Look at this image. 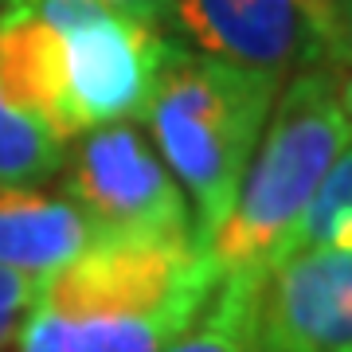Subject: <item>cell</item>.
Instances as JSON below:
<instances>
[{
	"instance_id": "5",
	"label": "cell",
	"mask_w": 352,
	"mask_h": 352,
	"mask_svg": "<svg viewBox=\"0 0 352 352\" xmlns=\"http://www.w3.org/2000/svg\"><path fill=\"white\" fill-rule=\"evenodd\" d=\"M67 200L82 212L94 239H196L188 196L138 122L78 133L67 168Z\"/></svg>"
},
{
	"instance_id": "2",
	"label": "cell",
	"mask_w": 352,
	"mask_h": 352,
	"mask_svg": "<svg viewBox=\"0 0 352 352\" xmlns=\"http://www.w3.org/2000/svg\"><path fill=\"white\" fill-rule=\"evenodd\" d=\"M282 78L223 63L168 39L145 126L188 196L196 243L208 247L239 196L243 173L274 110Z\"/></svg>"
},
{
	"instance_id": "17",
	"label": "cell",
	"mask_w": 352,
	"mask_h": 352,
	"mask_svg": "<svg viewBox=\"0 0 352 352\" xmlns=\"http://www.w3.org/2000/svg\"><path fill=\"white\" fill-rule=\"evenodd\" d=\"M309 4H314V12L325 20V32H329V0H309Z\"/></svg>"
},
{
	"instance_id": "13",
	"label": "cell",
	"mask_w": 352,
	"mask_h": 352,
	"mask_svg": "<svg viewBox=\"0 0 352 352\" xmlns=\"http://www.w3.org/2000/svg\"><path fill=\"white\" fill-rule=\"evenodd\" d=\"M39 289H43V278L16 274V270L0 266V352L16 340V329L28 317V309L36 305Z\"/></svg>"
},
{
	"instance_id": "12",
	"label": "cell",
	"mask_w": 352,
	"mask_h": 352,
	"mask_svg": "<svg viewBox=\"0 0 352 352\" xmlns=\"http://www.w3.org/2000/svg\"><path fill=\"white\" fill-rule=\"evenodd\" d=\"M309 247H352V141L329 164L325 180L294 227L289 254Z\"/></svg>"
},
{
	"instance_id": "6",
	"label": "cell",
	"mask_w": 352,
	"mask_h": 352,
	"mask_svg": "<svg viewBox=\"0 0 352 352\" xmlns=\"http://www.w3.org/2000/svg\"><path fill=\"white\" fill-rule=\"evenodd\" d=\"M164 20L176 43L282 82L329 67V32L309 0H168Z\"/></svg>"
},
{
	"instance_id": "1",
	"label": "cell",
	"mask_w": 352,
	"mask_h": 352,
	"mask_svg": "<svg viewBox=\"0 0 352 352\" xmlns=\"http://www.w3.org/2000/svg\"><path fill=\"white\" fill-rule=\"evenodd\" d=\"M223 278L196 239H94L43 278L28 314L63 352H164Z\"/></svg>"
},
{
	"instance_id": "10",
	"label": "cell",
	"mask_w": 352,
	"mask_h": 352,
	"mask_svg": "<svg viewBox=\"0 0 352 352\" xmlns=\"http://www.w3.org/2000/svg\"><path fill=\"white\" fill-rule=\"evenodd\" d=\"M266 274H227L192 321L164 352H254L258 289Z\"/></svg>"
},
{
	"instance_id": "4",
	"label": "cell",
	"mask_w": 352,
	"mask_h": 352,
	"mask_svg": "<svg viewBox=\"0 0 352 352\" xmlns=\"http://www.w3.org/2000/svg\"><path fill=\"white\" fill-rule=\"evenodd\" d=\"M55 32L63 59V106L71 141L113 122H141L168 39L153 24L94 0H28Z\"/></svg>"
},
{
	"instance_id": "11",
	"label": "cell",
	"mask_w": 352,
	"mask_h": 352,
	"mask_svg": "<svg viewBox=\"0 0 352 352\" xmlns=\"http://www.w3.org/2000/svg\"><path fill=\"white\" fill-rule=\"evenodd\" d=\"M67 141L55 138L39 118L16 110L0 90V184L39 188L63 168Z\"/></svg>"
},
{
	"instance_id": "16",
	"label": "cell",
	"mask_w": 352,
	"mask_h": 352,
	"mask_svg": "<svg viewBox=\"0 0 352 352\" xmlns=\"http://www.w3.org/2000/svg\"><path fill=\"white\" fill-rule=\"evenodd\" d=\"M337 94H340V106H344V113H349V122H352V71H337Z\"/></svg>"
},
{
	"instance_id": "15",
	"label": "cell",
	"mask_w": 352,
	"mask_h": 352,
	"mask_svg": "<svg viewBox=\"0 0 352 352\" xmlns=\"http://www.w3.org/2000/svg\"><path fill=\"white\" fill-rule=\"evenodd\" d=\"M102 8H110V12H122L129 20H141V24H161L164 12H168V0H94Z\"/></svg>"
},
{
	"instance_id": "8",
	"label": "cell",
	"mask_w": 352,
	"mask_h": 352,
	"mask_svg": "<svg viewBox=\"0 0 352 352\" xmlns=\"http://www.w3.org/2000/svg\"><path fill=\"white\" fill-rule=\"evenodd\" d=\"M94 235L67 196L0 184V266L16 274L51 278L75 263Z\"/></svg>"
},
{
	"instance_id": "3",
	"label": "cell",
	"mask_w": 352,
	"mask_h": 352,
	"mask_svg": "<svg viewBox=\"0 0 352 352\" xmlns=\"http://www.w3.org/2000/svg\"><path fill=\"white\" fill-rule=\"evenodd\" d=\"M349 141L352 122L340 106L337 71L305 67L289 75L247 161L239 196L204 247L219 278L270 274L286 258L294 227Z\"/></svg>"
},
{
	"instance_id": "14",
	"label": "cell",
	"mask_w": 352,
	"mask_h": 352,
	"mask_svg": "<svg viewBox=\"0 0 352 352\" xmlns=\"http://www.w3.org/2000/svg\"><path fill=\"white\" fill-rule=\"evenodd\" d=\"M329 67L352 71V0H329Z\"/></svg>"
},
{
	"instance_id": "9",
	"label": "cell",
	"mask_w": 352,
	"mask_h": 352,
	"mask_svg": "<svg viewBox=\"0 0 352 352\" xmlns=\"http://www.w3.org/2000/svg\"><path fill=\"white\" fill-rule=\"evenodd\" d=\"M0 90L8 94L16 110L39 118L55 138H63L71 145L59 32L28 0H16L0 16Z\"/></svg>"
},
{
	"instance_id": "7",
	"label": "cell",
	"mask_w": 352,
	"mask_h": 352,
	"mask_svg": "<svg viewBox=\"0 0 352 352\" xmlns=\"http://www.w3.org/2000/svg\"><path fill=\"white\" fill-rule=\"evenodd\" d=\"M254 352H352V247L294 251L263 278Z\"/></svg>"
}]
</instances>
